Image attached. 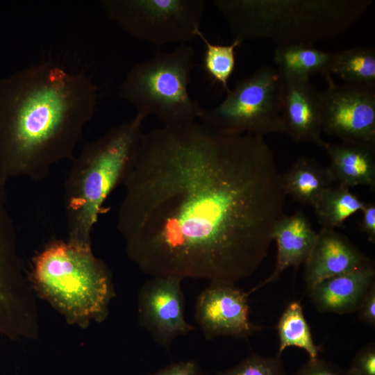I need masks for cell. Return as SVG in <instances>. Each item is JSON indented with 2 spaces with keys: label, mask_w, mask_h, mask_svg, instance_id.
<instances>
[{
  "label": "cell",
  "mask_w": 375,
  "mask_h": 375,
  "mask_svg": "<svg viewBox=\"0 0 375 375\" xmlns=\"http://www.w3.org/2000/svg\"><path fill=\"white\" fill-rule=\"evenodd\" d=\"M234 39L278 45L333 38L357 22L371 0H215Z\"/></svg>",
  "instance_id": "277c9868"
},
{
  "label": "cell",
  "mask_w": 375,
  "mask_h": 375,
  "mask_svg": "<svg viewBox=\"0 0 375 375\" xmlns=\"http://www.w3.org/2000/svg\"><path fill=\"white\" fill-rule=\"evenodd\" d=\"M362 216L360 222V231L367 235L368 240L375 243V203H365L362 210Z\"/></svg>",
  "instance_id": "f1b7e54d"
},
{
  "label": "cell",
  "mask_w": 375,
  "mask_h": 375,
  "mask_svg": "<svg viewBox=\"0 0 375 375\" xmlns=\"http://www.w3.org/2000/svg\"><path fill=\"white\" fill-rule=\"evenodd\" d=\"M194 56L188 44L170 52L157 49L151 58L132 67L120 86L119 98L145 117L156 116L163 126L195 122L205 108L188 92Z\"/></svg>",
  "instance_id": "8992f818"
},
{
  "label": "cell",
  "mask_w": 375,
  "mask_h": 375,
  "mask_svg": "<svg viewBox=\"0 0 375 375\" xmlns=\"http://www.w3.org/2000/svg\"><path fill=\"white\" fill-rule=\"evenodd\" d=\"M146 117L111 127L83 146L73 158L63 185L68 240L91 245V235L110 194L124 184L133 166Z\"/></svg>",
  "instance_id": "3957f363"
},
{
  "label": "cell",
  "mask_w": 375,
  "mask_h": 375,
  "mask_svg": "<svg viewBox=\"0 0 375 375\" xmlns=\"http://www.w3.org/2000/svg\"><path fill=\"white\" fill-rule=\"evenodd\" d=\"M320 92L322 132L344 142L375 146V86L336 84Z\"/></svg>",
  "instance_id": "30bf717a"
},
{
  "label": "cell",
  "mask_w": 375,
  "mask_h": 375,
  "mask_svg": "<svg viewBox=\"0 0 375 375\" xmlns=\"http://www.w3.org/2000/svg\"><path fill=\"white\" fill-rule=\"evenodd\" d=\"M334 53L315 48L311 43L277 45L274 62L282 79L310 78L319 73L325 78L331 76Z\"/></svg>",
  "instance_id": "ac0fdd59"
},
{
  "label": "cell",
  "mask_w": 375,
  "mask_h": 375,
  "mask_svg": "<svg viewBox=\"0 0 375 375\" xmlns=\"http://www.w3.org/2000/svg\"><path fill=\"white\" fill-rule=\"evenodd\" d=\"M198 296L194 318L207 340L219 336L248 339L260 326L249 319V296L235 283L210 282Z\"/></svg>",
  "instance_id": "7c38bea8"
},
{
  "label": "cell",
  "mask_w": 375,
  "mask_h": 375,
  "mask_svg": "<svg viewBox=\"0 0 375 375\" xmlns=\"http://www.w3.org/2000/svg\"><path fill=\"white\" fill-rule=\"evenodd\" d=\"M281 78L276 68L262 65L240 80L212 109H204L201 122L219 131L263 137L285 134L281 119Z\"/></svg>",
  "instance_id": "52a82bcc"
},
{
  "label": "cell",
  "mask_w": 375,
  "mask_h": 375,
  "mask_svg": "<svg viewBox=\"0 0 375 375\" xmlns=\"http://www.w3.org/2000/svg\"><path fill=\"white\" fill-rule=\"evenodd\" d=\"M292 375H349L347 369L319 357L309 359Z\"/></svg>",
  "instance_id": "484cf974"
},
{
  "label": "cell",
  "mask_w": 375,
  "mask_h": 375,
  "mask_svg": "<svg viewBox=\"0 0 375 375\" xmlns=\"http://www.w3.org/2000/svg\"><path fill=\"white\" fill-rule=\"evenodd\" d=\"M370 260L345 235L322 228L305 261L307 288L328 278L351 271Z\"/></svg>",
  "instance_id": "5bb4252c"
},
{
  "label": "cell",
  "mask_w": 375,
  "mask_h": 375,
  "mask_svg": "<svg viewBox=\"0 0 375 375\" xmlns=\"http://www.w3.org/2000/svg\"><path fill=\"white\" fill-rule=\"evenodd\" d=\"M117 219L144 274L235 283L267 258L285 215L263 137L196 122L142 133Z\"/></svg>",
  "instance_id": "6da1fadb"
},
{
  "label": "cell",
  "mask_w": 375,
  "mask_h": 375,
  "mask_svg": "<svg viewBox=\"0 0 375 375\" xmlns=\"http://www.w3.org/2000/svg\"><path fill=\"white\" fill-rule=\"evenodd\" d=\"M327 167L333 182L349 188L363 185L375 189V146L342 142L327 143Z\"/></svg>",
  "instance_id": "e0dca14e"
},
{
  "label": "cell",
  "mask_w": 375,
  "mask_h": 375,
  "mask_svg": "<svg viewBox=\"0 0 375 375\" xmlns=\"http://www.w3.org/2000/svg\"><path fill=\"white\" fill-rule=\"evenodd\" d=\"M182 280L173 276H153L138 294L139 325L167 350L176 338L195 329L185 317Z\"/></svg>",
  "instance_id": "8fae6325"
},
{
  "label": "cell",
  "mask_w": 375,
  "mask_h": 375,
  "mask_svg": "<svg viewBox=\"0 0 375 375\" xmlns=\"http://www.w3.org/2000/svg\"><path fill=\"white\" fill-rule=\"evenodd\" d=\"M215 375H288L281 356L251 353L241 362Z\"/></svg>",
  "instance_id": "cb8c5ba5"
},
{
  "label": "cell",
  "mask_w": 375,
  "mask_h": 375,
  "mask_svg": "<svg viewBox=\"0 0 375 375\" xmlns=\"http://www.w3.org/2000/svg\"><path fill=\"white\" fill-rule=\"evenodd\" d=\"M285 195L295 201L314 206L333 181L327 167L308 157H300L281 174Z\"/></svg>",
  "instance_id": "d6986e66"
},
{
  "label": "cell",
  "mask_w": 375,
  "mask_h": 375,
  "mask_svg": "<svg viewBox=\"0 0 375 375\" xmlns=\"http://www.w3.org/2000/svg\"><path fill=\"white\" fill-rule=\"evenodd\" d=\"M349 375H375V344L369 343L361 348L354 356Z\"/></svg>",
  "instance_id": "d4e9b609"
},
{
  "label": "cell",
  "mask_w": 375,
  "mask_h": 375,
  "mask_svg": "<svg viewBox=\"0 0 375 375\" xmlns=\"http://www.w3.org/2000/svg\"><path fill=\"white\" fill-rule=\"evenodd\" d=\"M331 72L345 83L375 86L374 48L355 47L334 53Z\"/></svg>",
  "instance_id": "7402d4cb"
},
{
  "label": "cell",
  "mask_w": 375,
  "mask_h": 375,
  "mask_svg": "<svg viewBox=\"0 0 375 375\" xmlns=\"http://www.w3.org/2000/svg\"><path fill=\"white\" fill-rule=\"evenodd\" d=\"M31 281L69 323L82 327L105 319L115 296L110 272L91 245L68 240L50 242L34 258Z\"/></svg>",
  "instance_id": "5b68a950"
},
{
  "label": "cell",
  "mask_w": 375,
  "mask_h": 375,
  "mask_svg": "<svg viewBox=\"0 0 375 375\" xmlns=\"http://www.w3.org/2000/svg\"><path fill=\"white\" fill-rule=\"evenodd\" d=\"M349 189L338 185L328 188L322 194L313 206L322 228L342 227L347 218L362 210L365 202Z\"/></svg>",
  "instance_id": "44dd1931"
},
{
  "label": "cell",
  "mask_w": 375,
  "mask_h": 375,
  "mask_svg": "<svg viewBox=\"0 0 375 375\" xmlns=\"http://www.w3.org/2000/svg\"><path fill=\"white\" fill-rule=\"evenodd\" d=\"M197 36L201 38L205 45L203 58L205 72L227 92L230 90L228 83L235 67V49L242 42L234 39L229 45L212 44L200 30L197 33Z\"/></svg>",
  "instance_id": "603a6c76"
},
{
  "label": "cell",
  "mask_w": 375,
  "mask_h": 375,
  "mask_svg": "<svg viewBox=\"0 0 375 375\" xmlns=\"http://www.w3.org/2000/svg\"><path fill=\"white\" fill-rule=\"evenodd\" d=\"M149 375H207L203 372L199 364L194 360H181L169 364L167 367Z\"/></svg>",
  "instance_id": "4316f807"
},
{
  "label": "cell",
  "mask_w": 375,
  "mask_h": 375,
  "mask_svg": "<svg viewBox=\"0 0 375 375\" xmlns=\"http://www.w3.org/2000/svg\"><path fill=\"white\" fill-rule=\"evenodd\" d=\"M357 312L361 322L375 327V282L365 294Z\"/></svg>",
  "instance_id": "83f0119b"
},
{
  "label": "cell",
  "mask_w": 375,
  "mask_h": 375,
  "mask_svg": "<svg viewBox=\"0 0 375 375\" xmlns=\"http://www.w3.org/2000/svg\"><path fill=\"white\" fill-rule=\"evenodd\" d=\"M276 328L279 342L278 356H281L287 348L291 347L303 349L309 359L317 358L322 351L321 347L313 340L299 301H293L288 304L278 319Z\"/></svg>",
  "instance_id": "ffe728a7"
},
{
  "label": "cell",
  "mask_w": 375,
  "mask_h": 375,
  "mask_svg": "<svg viewBox=\"0 0 375 375\" xmlns=\"http://www.w3.org/2000/svg\"><path fill=\"white\" fill-rule=\"evenodd\" d=\"M374 278V264L369 260L351 271L308 288V294L320 312L353 313L357 312L365 294L375 282Z\"/></svg>",
  "instance_id": "9a60e30c"
},
{
  "label": "cell",
  "mask_w": 375,
  "mask_h": 375,
  "mask_svg": "<svg viewBox=\"0 0 375 375\" xmlns=\"http://www.w3.org/2000/svg\"><path fill=\"white\" fill-rule=\"evenodd\" d=\"M5 185L0 178V334L10 339L33 338L36 304L17 252Z\"/></svg>",
  "instance_id": "9c48e42d"
},
{
  "label": "cell",
  "mask_w": 375,
  "mask_h": 375,
  "mask_svg": "<svg viewBox=\"0 0 375 375\" xmlns=\"http://www.w3.org/2000/svg\"><path fill=\"white\" fill-rule=\"evenodd\" d=\"M97 105L90 78L53 62L0 78V178L38 181L73 159Z\"/></svg>",
  "instance_id": "7a4b0ae2"
},
{
  "label": "cell",
  "mask_w": 375,
  "mask_h": 375,
  "mask_svg": "<svg viewBox=\"0 0 375 375\" xmlns=\"http://www.w3.org/2000/svg\"><path fill=\"white\" fill-rule=\"evenodd\" d=\"M280 102L285 134L324 148L328 142L322 138L321 94L310 78H281Z\"/></svg>",
  "instance_id": "4fadbf2b"
},
{
  "label": "cell",
  "mask_w": 375,
  "mask_h": 375,
  "mask_svg": "<svg viewBox=\"0 0 375 375\" xmlns=\"http://www.w3.org/2000/svg\"><path fill=\"white\" fill-rule=\"evenodd\" d=\"M317 233L302 211L290 216L285 215L276 224L273 233V240L277 245L274 270L267 278L253 288V290L277 281L288 267H294L297 269L308 258Z\"/></svg>",
  "instance_id": "2e32d148"
},
{
  "label": "cell",
  "mask_w": 375,
  "mask_h": 375,
  "mask_svg": "<svg viewBox=\"0 0 375 375\" xmlns=\"http://www.w3.org/2000/svg\"><path fill=\"white\" fill-rule=\"evenodd\" d=\"M101 4L126 33L158 49L192 40L205 10L203 0H103Z\"/></svg>",
  "instance_id": "ba28073f"
}]
</instances>
